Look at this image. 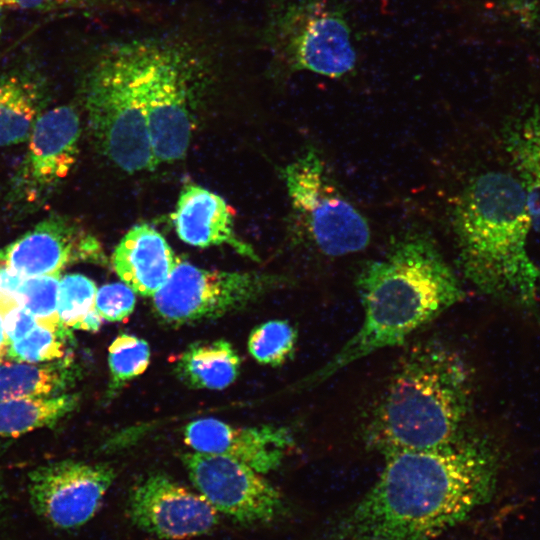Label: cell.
Returning <instances> with one entry per match:
<instances>
[{"mask_svg": "<svg viewBox=\"0 0 540 540\" xmlns=\"http://www.w3.org/2000/svg\"><path fill=\"white\" fill-rule=\"evenodd\" d=\"M384 459L374 484L315 540H435L492 500L503 462L496 441L471 430L448 445Z\"/></svg>", "mask_w": 540, "mask_h": 540, "instance_id": "6da1fadb", "label": "cell"}, {"mask_svg": "<svg viewBox=\"0 0 540 540\" xmlns=\"http://www.w3.org/2000/svg\"><path fill=\"white\" fill-rule=\"evenodd\" d=\"M355 284L363 308L359 329L303 385L321 384L357 360L402 345L466 297L435 241L421 231L405 233L383 257L366 261Z\"/></svg>", "mask_w": 540, "mask_h": 540, "instance_id": "7a4b0ae2", "label": "cell"}, {"mask_svg": "<svg viewBox=\"0 0 540 540\" xmlns=\"http://www.w3.org/2000/svg\"><path fill=\"white\" fill-rule=\"evenodd\" d=\"M473 376L463 356L439 339L410 345L398 359L364 429L383 456L455 442L473 408Z\"/></svg>", "mask_w": 540, "mask_h": 540, "instance_id": "3957f363", "label": "cell"}, {"mask_svg": "<svg viewBox=\"0 0 540 540\" xmlns=\"http://www.w3.org/2000/svg\"><path fill=\"white\" fill-rule=\"evenodd\" d=\"M452 226L464 278L493 300L538 317L540 271L526 249L532 221L514 175L487 171L470 179L454 204Z\"/></svg>", "mask_w": 540, "mask_h": 540, "instance_id": "277c9868", "label": "cell"}, {"mask_svg": "<svg viewBox=\"0 0 540 540\" xmlns=\"http://www.w3.org/2000/svg\"><path fill=\"white\" fill-rule=\"evenodd\" d=\"M151 42L152 37L107 45L82 81L89 126L99 148L129 173L156 167L143 102Z\"/></svg>", "mask_w": 540, "mask_h": 540, "instance_id": "5b68a950", "label": "cell"}, {"mask_svg": "<svg viewBox=\"0 0 540 540\" xmlns=\"http://www.w3.org/2000/svg\"><path fill=\"white\" fill-rule=\"evenodd\" d=\"M273 69L286 77L310 72L333 80L359 64L345 0H273L263 29Z\"/></svg>", "mask_w": 540, "mask_h": 540, "instance_id": "8992f818", "label": "cell"}, {"mask_svg": "<svg viewBox=\"0 0 540 540\" xmlns=\"http://www.w3.org/2000/svg\"><path fill=\"white\" fill-rule=\"evenodd\" d=\"M200 49L182 38H153L143 82V102L156 166L187 153L196 85L209 71Z\"/></svg>", "mask_w": 540, "mask_h": 540, "instance_id": "52a82bcc", "label": "cell"}, {"mask_svg": "<svg viewBox=\"0 0 540 540\" xmlns=\"http://www.w3.org/2000/svg\"><path fill=\"white\" fill-rule=\"evenodd\" d=\"M281 175L294 211L321 254L338 257L366 249L370 225L342 193L317 149L307 148Z\"/></svg>", "mask_w": 540, "mask_h": 540, "instance_id": "ba28073f", "label": "cell"}, {"mask_svg": "<svg viewBox=\"0 0 540 540\" xmlns=\"http://www.w3.org/2000/svg\"><path fill=\"white\" fill-rule=\"evenodd\" d=\"M286 279L260 272H229L196 267L179 261L165 285L153 297L163 322L184 325L237 311Z\"/></svg>", "mask_w": 540, "mask_h": 540, "instance_id": "9c48e42d", "label": "cell"}, {"mask_svg": "<svg viewBox=\"0 0 540 540\" xmlns=\"http://www.w3.org/2000/svg\"><path fill=\"white\" fill-rule=\"evenodd\" d=\"M115 478L114 468L63 459L39 465L28 473V498L34 514L60 530L90 521Z\"/></svg>", "mask_w": 540, "mask_h": 540, "instance_id": "30bf717a", "label": "cell"}, {"mask_svg": "<svg viewBox=\"0 0 540 540\" xmlns=\"http://www.w3.org/2000/svg\"><path fill=\"white\" fill-rule=\"evenodd\" d=\"M182 461L198 493L219 513L240 523L263 524L286 511L281 493L242 462L196 451L183 454Z\"/></svg>", "mask_w": 540, "mask_h": 540, "instance_id": "8fae6325", "label": "cell"}, {"mask_svg": "<svg viewBox=\"0 0 540 540\" xmlns=\"http://www.w3.org/2000/svg\"><path fill=\"white\" fill-rule=\"evenodd\" d=\"M127 513L140 530L169 540L207 534L220 519L201 494L161 472L150 473L131 487Z\"/></svg>", "mask_w": 540, "mask_h": 540, "instance_id": "7c38bea8", "label": "cell"}, {"mask_svg": "<svg viewBox=\"0 0 540 540\" xmlns=\"http://www.w3.org/2000/svg\"><path fill=\"white\" fill-rule=\"evenodd\" d=\"M101 258L98 241L60 216L45 219L0 249V264L26 278L60 274L74 261H100Z\"/></svg>", "mask_w": 540, "mask_h": 540, "instance_id": "4fadbf2b", "label": "cell"}, {"mask_svg": "<svg viewBox=\"0 0 540 540\" xmlns=\"http://www.w3.org/2000/svg\"><path fill=\"white\" fill-rule=\"evenodd\" d=\"M183 434L194 451L235 459L260 474L277 469L295 445L286 427H235L214 418L188 423Z\"/></svg>", "mask_w": 540, "mask_h": 540, "instance_id": "5bb4252c", "label": "cell"}, {"mask_svg": "<svg viewBox=\"0 0 540 540\" xmlns=\"http://www.w3.org/2000/svg\"><path fill=\"white\" fill-rule=\"evenodd\" d=\"M80 119L70 105L54 107L37 118L19 174L21 188L39 195L62 181L78 156Z\"/></svg>", "mask_w": 540, "mask_h": 540, "instance_id": "9a60e30c", "label": "cell"}, {"mask_svg": "<svg viewBox=\"0 0 540 540\" xmlns=\"http://www.w3.org/2000/svg\"><path fill=\"white\" fill-rule=\"evenodd\" d=\"M172 219L178 237L189 245L226 244L241 255L258 260L253 248L236 235L234 216L225 200L204 187L185 185Z\"/></svg>", "mask_w": 540, "mask_h": 540, "instance_id": "2e32d148", "label": "cell"}, {"mask_svg": "<svg viewBox=\"0 0 540 540\" xmlns=\"http://www.w3.org/2000/svg\"><path fill=\"white\" fill-rule=\"evenodd\" d=\"M178 263L165 238L152 226L132 227L112 254V266L123 283L141 296H153Z\"/></svg>", "mask_w": 540, "mask_h": 540, "instance_id": "e0dca14e", "label": "cell"}, {"mask_svg": "<svg viewBox=\"0 0 540 540\" xmlns=\"http://www.w3.org/2000/svg\"><path fill=\"white\" fill-rule=\"evenodd\" d=\"M502 140L524 193L532 227L540 233V101L506 122Z\"/></svg>", "mask_w": 540, "mask_h": 540, "instance_id": "ac0fdd59", "label": "cell"}, {"mask_svg": "<svg viewBox=\"0 0 540 540\" xmlns=\"http://www.w3.org/2000/svg\"><path fill=\"white\" fill-rule=\"evenodd\" d=\"M44 103V84L30 68L0 74V147L27 140Z\"/></svg>", "mask_w": 540, "mask_h": 540, "instance_id": "d6986e66", "label": "cell"}, {"mask_svg": "<svg viewBox=\"0 0 540 540\" xmlns=\"http://www.w3.org/2000/svg\"><path fill=\"white\" fill-rule=\"evenodd\" d=\"M241 359L233 345L224 340L193 343L177 358L175 372L194 389L222 390L238 377Z\"/></svg>", "mask_w": 540, "mask_h": 540, "instance_id": "ffe728a7", "label": "cell"}, {"mask_svg": "<svg viewBox=\"0 0 540 540\" xmlns=\"http://www.w3.org/2000/svg\"><path fill=\"white\" fill-rule=\"evenodd\" d=\"M76 375L69 360L39 364L3 360L0 363V402L58 395L71 386Z\"/></svg>", "mask_w": 540, "mask_h": 540, "instance_id": "44dd1931", "label": "cell"}, {"mask_svg": "<svg viewBox=\"0 0 540 540\" xmlns=\"http://www.w3.org/2000/svg\"><path fill=\"white\" fill-rule=\"evenodd\" d=\"M79 394L24 397L0 402V436L17 437L56 425L79 404Z\"/></svg>", "mask_w": 540, "mask_h": 540, "instance_id": "7402d4cb", "label": "cell"}, {"mask_svg": "<svg viewBox=\"0 0 540 540\" xmlns=\"http://www.w3.org/2000/svg\"><path fill=\"white\" fill-rule=\"evenodd\" d=\"M297 330L286 320H270L255 327L248 339V350L259 363L279 366L294 353Z\"/></svg>", "mask_w": 540, "mask_h": 540, "instance_id": "603a6c76", "label": "cell"}, {"mask_svg": "<svg viewBox=\"0 0 540 540\" xmlns=\"http://www.w3.org/2000/svg\"><path fill=\"white\" fill-rule=\"evenodd\" d=\"M149 362L150 348L145 340L126 333L118 335L108 351L111 377L108 396L111 397L127 382L144 373Z\"/></svg>", "mask_w": 540, "mask_h": 540, "instance_id": "cb8c5ba5", "label": "cell"}, {"mask_svg": "<svg viewBox=\"0 0 540 540\" xmlns=\"http://www.w3.org/2000/svg\"><path fill=\"white\" fill-rule=\"evenodd\" d=\"M60 274L25 278L16 298L36 319L37 324L52 330L61 329L57 305Z\"/></svg>", "mask_w": 540, "mask_h": 540, "instance_id": "d4e9b609", "label": "cell"}, {"mask_svg": "<svg viewBox=\"0 0 540 540\" xmlns=\"http://www.w3.org/2000/svg\"><path fill=\"white\" fill-rule=\"evenodd\" d=\"M96 292V284L85 275L67 274L60 279L57 311L62 328H79L95 309Z\"/></svg>", "mask_w": 540, "mask_h": 540, "instance_id": "484cf974", "label": "cell"}, {"mask_svg": "<svg viewBox=\"0 0 540 540\" xmlns=\"http://www.w3.org/2000/svg\"><path fill=\"white\" fill-rule=\"evenodd\" d=\"M69 334L70 331L64 328L52 330L37 324L26 336L8 345L6 357L33 364L62 359L65 354L64 339Z\"/></svg>", "mask_w": 540, "mask_h": 540, "instance_id": "4316f807", "label": "cell"}, {"mask_svg": "<svg viewBox=\"0 0 540 540\" xmlns=\"http://www.w3.org/2000/svg\"><path fill=\"white\" fill-rule=\"evenodd\" d=\"M135 292L125 283L100 287L95 296V309L103 320L119 322L129 317L136 304Z\"/></svg>", "mask_w": 540, "mask_h": 540, "instance_id": "83f0119b", "label": "cell"}, {"mask_svg": "<svg viewBox=\"0 0 540 540\" xmlns=\"http://www.w3.org/2000/svg\"><path fill=\"white\" fill-rule=\"evenodd\" d=\"M491 8L540 41V0H492Z\"/></svg>", "mask_w": 540, "mask_h": 540, "instance_id": "f1b7e54d", "label": "cell"}, {"mask_svg": "<svg viewBox=\"0 0 540 540\" xmlns=\"http://www.w3.org/2000/svg\"><path fill=\"white\" fill-rule=\"evenodd\" d=\"M17 8L34 11L89 10L121 6L122 0H12Z\"/></svg>", "mask_w": 540, "mask_h": 540, "instance_id": "f546056e", "label": "cell"}, {"mask_svg": "<svg viewBox=\"0 0 540 540\" xmlns=\"http://www.w3.org/2000/svg\"><path fill=\"white\" fill-rule=\"evenodd\" d=\"M2 318L8 344L23 338L37 326L35 317L22 305L8 310Z\"/></svg>", "mask_w": 540, "mask_h": 540, "instance_id": "4dcf8cb0", "label": "cell"}, {"mask_svg": "<svg viewBox=\"0 0 540 540\" xmlns=\"http://www.w3.org/2000/svg\"><path fill=\"white\" fill-rule=\"evenodd\" d=\"M8 342L5 336L4 327H3V318L0 315V363L4 360L7 355Z\"/></svg>", "mask_w": 540, "mask_h": 540, "instance_id": "1f68e13d", "label": "cell"}, {"mask_svg": "<svg viewBox=\"0 0 540 540\" xmlns=\"http://www.w3.org/2000/svg\"><path fill=\"white\" fill-rule=\"evenodd\" d=\"M3 445L0 443V455H1V452L3 450ZM6 499H7V495H6V491H5V488H4V485H3V481H2V478H1V475H0V521L3 519L4 515H5V510H6Z\"/></svg>", "mask_w": 540, "mask_h": 540, "instance_id": "d6a6232c", "label": "cell"}, {"mask_svg": "<svg viewBox=\"0 0 540 540\" xmlns=\"http://www.w3.org/2000/svg\"><path fill=\"white\" fill-rule=\"evenodd\" d=\"M8 9H17V5L12 0H0V31L4 19V12Z\"/></svg>", "mask_w": 540, "mask_h": 540, "instance_id": "836d02e7", "label": "cell"}, {"mask_svg": "<svg viewBox=\"0 0 540 540\" xmlns=\"http://www.w3.org/2000/svg\"><path fill=\"white\" fill-rule=\"evenodd\" d=\"M0 294H1V283H0Z\"/></svg>", "mask_w": 540, "mask_h": 540, "instance_id": "e575fe53", "label": "cell"}, {"mask_svg": "<svg viewBox=\"0 0 540 540\" xmlns=\"http://www.w3.org/2000/svg\"><path fill=\"white\" fill-rule=\"evenodd\" d=\"M0 33H1V31H0Z\"/></svg>", "mask_w": 540, "mask_h": 540, "instance_id": "d590c367", "label": "cell"}]
</instances>
